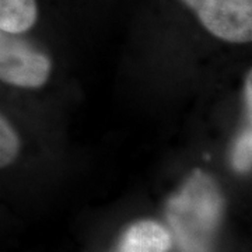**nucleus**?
Masks as SVG:
<instances>
[{
	"instance_id": "obj_1",
	"label": "nucleus",
	"mask_w": 252,
	"mask_h": 252,
	"mask_svg": "<svg viewBox=\"0 0 252 252\" xmlns=\"http://www.w3.org/2000/svg\"><path fill=\"white\" fill-rule=\"evenodd\" d=\"M224 215V198L217 184L200 170L167 203V220L180 252H212V241Z\"/></svg>"
},
{
	"instance_id": "obj_2",
	"label": "nucleus",
	"mask_w": 252,
	"mask_h": 252,
	"mask_svg": "<svg viewBox=\"0 0 252 252\" xmlns=\"http://www.w3.org/2000/svg\"><path fill=\"white\" fill-rule=\"evenodd\" d=\"M52 72V61L20 34L0 28V80L23 89H38Z\"/></svg>"
},
{
	"instance_id": "obj_3",
	"label": "nucleus",
	"mask_w": 252,
	"mask_h": 252,
	"mask_svg": "<svg viewBox=\"0 0 252 252\" xmlns=\"http://www.w3.org/2000/svg\"><path fill=\"white\" fill-rule=\"evenodd\" d=\"M213 36L230 44L252 41V0H181Z\"/></svg>"
},
{
	"instance_id": "obj_4",
	"label": "nucleus",
	"mask_w": 252,
	"mask_h": 252,
	"mask_svg": "<svg viewBox=\"0 0 252 252\" xmlns=\"http://www.w3.org/2000/svg\"><path fill=\"white\" fill-rule=\"evenodd\" d=\"M171 244V234L164 225L153 220H140L125 231L119 252H168Z\"/></svg>"
},
{
	"instance_id": "obj_5",
	"label": "nucleus",
	"mask_w": 252,
	"mask_h": 252,
	"mask_svg": "<svg viewBox=\"0 0 252 252\" xmlns=\"http://www.w3.org/2000/svg\"><path fill=\"white\" fill-rule=\"evenodd\" d=\"M36 0H0V28L13 34H24L35 26Z\"/></svg>"
},
{
	"instance_id": "obj_6",
	"label": "nucleus",
	"mask_w": 252,
	"mask_h": 252,
	"mask_svg": "<svg viewBox=\"0 0 252 252\" xmlns=\"http://www.w3.org/2000/svg\"><path fill=\"white\" fill-rule=\"evenodd\" d=\"M21 149L17 132L4 118L0 115V168L16 161Z\"/></svg>"
},
{
	"instance_id": "obj_7",
	"label": "nucleus",
	"mask_w": 252,
	"mask_h": 252,
	"mask_svg": "<svg viewBox=\"0 0 252 252\" xmlns=\"http://www.w3.org/2000/svg\"><path fill=\"white\" fill-rule=\"evenodd\" d=\"M251 154H252V135H251V126L248 129H245L243 135L237 139L233 150V167L235 171L245 174L251 170Z\"/></svg>"
},
{
	"instance_id": "obj_8",
	"label": "nucleus",
	"mask_w": 252,
	"mask_h": 252,
	"mask_svg": "<svg viewBox=\"0 0 252 252\" xmlns=\"http://www.w3.org/2000/svg\"><path fill=\"white\" fill-rule=\"evenodd\" d=\"M251 87H252V80H251V72H250L248 73V79H247V83H245V99H247V104H248V114H250V117H251V109H252Z\"/></svg>"
}]
</instances>
